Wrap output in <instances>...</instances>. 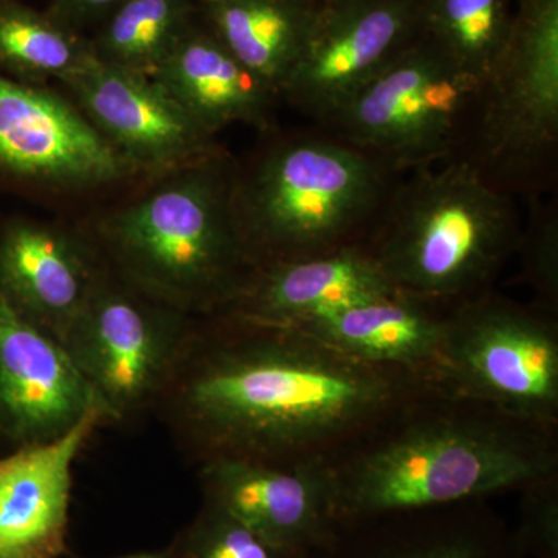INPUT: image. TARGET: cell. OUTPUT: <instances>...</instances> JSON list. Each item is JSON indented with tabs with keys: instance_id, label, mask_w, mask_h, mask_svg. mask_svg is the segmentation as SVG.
Here are the masks:
<instances>
[{
	"instance_id": "1",
	"label": "cell",
	"mask_w": 558,
	"mask_h": 558,
	"mask_svg": "<svg viewBox=\"0 0 558 558\" xmlns=\"http://www.w3.org/2000/svg\"><path fill=\"white\" fill-rule=\"evenodd\" d=\"M435 387L428 374L362 362L304 330L218 314L197 322L154 413L196 465L328 468Z\"/></svg>"
},
{
	"instance_id": "2",
	"label": "cell",
	"mask_w": 558,
	"mask_h": 558,
	"mask_svg": "<svg viewBox=\"0 0 558 558\" xmlns=\"http://www.w3.org/2000/svg\"><path fill=\"white\" fill-rule=\"evenodd\" d=\"M326 469L341 524L490 499L558 473V427L509 416L438 385Z\"/></svg>"
},
{
	"instance_id": "3",
	"label": "cell",
	"mask_w": 558,
	"mask_h": 558,
	"mask_svg": "<svg viewBox=\"0 0 558 558\" xmlns=\"http://www.w3.org/2000/svg\"><path fill=\"white\" fill-rule=\"evenodd\" d=\"M229 153L163 178L84 231L110 270L191 317L222 314L253 267L231 211Z\"/></svg>"
},
{
	"instance_id": "4",
	"label": "cell",
	"mask_w": 558,
	"mask_h": 558,
	"mask_svg": "<svg viewBox=\"0 0 558 558\" xmlns=\"http://www.w3.org/2000/svg\"><path fill=\"white\" fill-rule=\"evenodd\" d=\"M267 135L231 171V211L253 269L365 240L400 175L318 126Z\"/></svg>"
},
{
	"instance_id": "5",
	"label": "cell",
	"mask_w": 558,
	"mask_h": 558,
	"mask_svg": "<svg viewBox=\"0 0 558 558\" xmlns=\"http://www.w3.org/2000/svg\"><path fill=\"white\" fill-rule=\"evenodd\" d=\"M520 231L515 197L451 159L400 175L362 245L400 293L450 307L494 289Z\"/></svg>"
},
{
	"instance_id": "6",
	"label": "cell",
	"mask_w": 558,
	"mask_h": 558,
	"mask_svg": "<svg viewBox=\"0 0 558 558\" xmlns=\"http://www.w3.org/2000/svg\"><path fill=\"white\" fill-rule=\"evenodd\" d=\"M454 159L515 199L557 190L558 0H519L508 47L481 83Z\"/></svg>"
},
{
	"instance_id": "7",
	"label": "cell",
	"mask_w": 558,
	"mask_h": 558,
	"mask_svg": "<svg viewBox=\"0 0 558 558\" xmlns=\"http://www.w3.org/2000/svg\"><path fill=\"white\" fill-rule=\"evenodd\" d=\"M480 87L421 35L317 126L402 175L458 156Z\"/></svg>"
},
{
	"instance_id": "8",
	"label": "cell",
	"mask_w": 558,
	"mask_h": 558,
	"mask_svg": "<svg viewBox=\"0 0 558 558\" xmlns=\"http://www.w3.org/2000/svg\"><path fill=\"white\" fill-rule=\"evenodd\" d=\"M433 380L458 398L558 427V314L495 289L450 306Z\"/></svg>"
},
{
	"instance_id": "9",
	"label": "cell",
	"mask_w": 558,
	"mask_h": 558,
	"mask_svg": "<svg viewBox=\"0 0 558 558\" xmlns=\"http://www.w3.org/2000/svg\"><path fill=\"white\" fill-rule=\"evenodd\" d=\"M197 322L146 295L105 264L62 347L112 424H128L159 407Z\"/></svg>"
},
{
	"instance_id": "10",
	"label": "cell",
	"mask_w": 558,
	"mask_h": 558,
	"mask_svg": "<svg viewBox=\"0 0 558 558\" xmlns=\"http://www.w3.org/2000/svg\"><path fill=\"white\" fill-rule=\"evenodd\" d=\"M424 0H319L282 101L319 124L422 35Z\"/></svg>"
},
{
	"instance_id": "11",
	"label": "cell",
	"mask_w": 558,
	"mask_h": 558,
	"mask_svg": "<svg viewBox=\"0 0 558 558\" xmlns=\"http://www.w3.org/2000/svg\"><path fill=\"white\" fill-rule=\"evenodd\" d=\"M0 170L54 193L140 179L75 102L0 73Z\"/></svg>"
},
{
	"instance_id": "12",
	"label": "cell",
	"mask_w": 558,
	"mask_h": 558,
	"mask_svg": "<svg viewBox=\"0 0 558 558\" xmlns=\"http://www.w3.org/2000/svg\"><path fill=\"white\" fill-rule=\"evenodd\" d=\"M62 84L140 179L150 182L226 150L153 76L97 58Z\"/></svg>"
},
{
	"instance_id": "13",
	"label": "cell",
	"mask_w": 558,
	"mask_h": 558,
	"mask_svg": "<svg viewBox=\"0 0 558 558\" xmlns=\"http://www.w3.org/2000/svg\"><path fill=\"white\" fill-rule=\"evenodd\" d=\"M92 410L112 424L60 341L0 293V442L13 450L60 438Z\"/></svg>"
},
{
	"instance_id": "14",
	"label": "cell",
	"mask_w": 558,
	"mask_h": 558,
	"mask_svg": "<svg viewBox=\"0 0 558 558\" xmlns=\"http://www.w3.org/2000/svg\"><path fill=\"white\" fill-rule=\"evenodd\" d=\"M197 476L205 502L279 549L307 557L336 534L325 468L218 459L197 465Z\"/></svg>"
},
{
	"instance_id": "15",
	"label": "cell",
	"mask_w": 558,
	"mask_h": 558,
	"mask_svg": "<svg viewBox=\"0 0 558 558\" xmlns=\"http://www.w3.org/2000/svg\"><path fill=\"white\" fill-rule=\"evenodd\" d=\"M105 260L83 230L14 219L0 230V293L62 344Z\"/></svg>"
},
{
	"instance_id": "16",
	"label": "cell",
	"mask_w": 558,
	"mask_h": 558,
	"mask_svg": "<svg viewBox=\"0 0 558 558\" xmlns=\"http://www.w3.org/2000/svg\"><path fill=\"white\" fill-rule=\"evenodd\" d=\"M92 410L68 433L0 457V558H60L68 549L73 468L98 428Z\"/></svg>"
},
{
	"instance_id": "17",
	"label": "cell",
	"mask_w": 558,
	"mask_h": 558,
	"mask_svg": "<svg viewBox=\"0 0 558 558\" xmlns=\"http://www.w3.org/2000/svg\"><path fill=\"white\" fill-rule=\"evenodd\" d=\"M307 558H517L490 499L402 510L341 524Z\"/></svg>"
},
{
	"instance_id": "18",
	"label": "cell",
	"mask_w": 558,
	"mask_h": 558,
	"mask_svg": "<svg viewBox=\"0 0 558 558\" xmlns=\"http://www.w3.org/2000/svg\"><path fill=\"white\" fill-rule=\"evenodd\" d=\"M396 293L399 290L360 242L325 255L253 269L240 295L222 314L296 328Z\"/></svg>"
},
{
	"instance_id": "19",
	"label": "cell",
	"mask_w": 558,
	"mask_h": 558,
	"mask_svg": "<svg viewBox=\"0 0 558 558\" xmlns=\"http://www.w3.org/2000/svg\"><path fill=\"white\" fill-rule=\"evenodd\" d=\"M153 78L215 137L231 124H247L264 134L275 131L281 95L241 64L207 27L191 25Z\"/></svg>"
},
{
	"instance_id": "20",
	"label": "cell",
	"mask_w": 558,
	"mask_h": 558,
	"mask_svg": "<svg viewBox=\"0 0 558 558\" xmlns=\"http://www.w3.org/2000/svg\"><path fill=\"white\" fill-rule=\"evenodd\" d=\"M447 311L396 293L311 319L296 329L362 362L417 371L433 379Z\"/></svg>"
},
{
	"instance_id": "21",
	"label": "cell",
	"mask_w": 558,
	"mask_h": 558,
	"mask_svg": "<svg viewBox=\"0 0 558 558\" xmlns=\"http://www.w3.org/2000/svg\"><path fill=\"white\" fill-rule=\"evenodd\" d=\"M318 5L319 0H201V13L215 38L281 95Z\"/></svg>"
},
{
	"instance_id": "22",
	"label": "cell",
	"mask_w": 558,
	"mask_h": 558,
	"mask_svg": "<svg viewBox=\"0 0 558 558\" xmlns=\"http://www.w3.org/2000/svg\"><path fill=\"white\" fill-rule=\"evenodd\" d=\"M97 60L92 40L53 13L0 0V70L21 83H64Z\"/></svg>"
},
{
	"instance_id": "23",
	"label": "cell",
	"mask_w": 558,
	"mask_h": 558,
	"mask_svg": "<svg viewBox=\"0 0 558 558\" xmlns=\"http://www.w3.org/2000/svg\"><path fill=\"white\" fill-rule=\"evenodd\" d=\"M519 0H424L422 35L483 83L508 47Z\"/></svg>"
},
{
	"instance_id": "24",
	"label": "cell",
	"mask_w": 558,
	"mask_h": 558,
	"mask_svg": "<svg viewBox=\"0 0 558 558\" xmlns=\"http://www.w3.org/2000/svg\"><path fill=\"white\" fill-rule=\"evenodd\" d=\"M191 0H123L92 40L98 60L154 76L193 25Z\"/></svg>"
},
{
	"instance_id": "25",
	"label": "cell",
	"mask_w": 558,
	"mask_h": 558,
	"mask_svg": "<svg viewBox=\"0 0 558 558\" xmlns=\"http://www.w3.org/2000/svg\"><path fill=\"white\" fill-rule=\"evenodd\" d=\"M526 230L521 229L517 252L520 277L532 290V303L558 314V211L557 202L531 199Z\"/></svg>"
},
{
	"instance_id": "26",
	"label": "cell",
	"mask_w": 558,
	"mask_h": 558,
	"mask_svg": "<svg viewBox=\"0 0 558 558\" xmlns=\"http://www.w3.org/2000/svg\"><path fill=\"white\" fill-rule=\"evenodd\" d=\"M174 558H307L279 549L226 510L205 502L199 519L185 532Z\"/></svg>"
},
{
	"instance_id": "27",
	"label": "cell",
	"mask_w": 558,
	"mask_h": 558,
	"mask_svg": "<svg viewBox=\"0 0 558 558\" xmlns=\"http://www.w3.org/2000/svg\"><path fill=\"white\" fill-rule=\"evenodd\" d=\"M520 519L510 531L517 558H558V473L521 488Z\"/></svg>"
},
{
	"instance_id": "28",
	"label": "cell",
	"mask_w": 558,
	"mask_h": 558,
	"mask_svg": "<svg viewBox=\"0 0 558 558\" xmlns=\"http://www.w3.org/2000/svg\"><path fill=\"white\" fill-rule=\"evenodd\" d=\"M123 0H54L53 14L75 27L80 22L108 16Z\"/></svg>"
},
{
	"instance_id": "29",
	"label": "cell",
	"mask_w": 558,
	"mask_h": 558,
	"mask_svg": "<svg viewBox=\"0 0 558 558\" xmlns=\"http://www.w3.org/2000/svg\"><path fill=\"white\" fill-rule=\"evenodd\" d=\"M121 558H174V557H172L171 550H165V553H146V554H137V556L121 557Z\"/></svg>"
}]
</instances>
